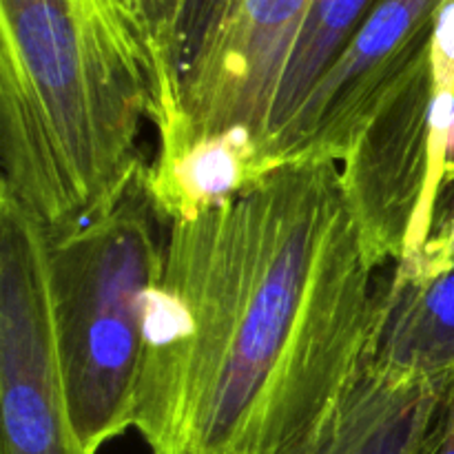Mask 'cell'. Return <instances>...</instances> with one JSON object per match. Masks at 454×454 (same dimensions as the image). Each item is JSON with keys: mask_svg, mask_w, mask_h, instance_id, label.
<instances>
[{"mask_svg": "<svg viewBox=\"0 0 454 454\" xmlns=\"http://www.w3.org/2000/svg\"><path fill=\"white\" fill-rule=\"evenodd\" d=\"M375 269L337 162L171 224L133 417L151 454H282L317 428L366 362Z\"/></svg>", "mask_w": 454, "mask_h": 454, "instance_id": "1", "label": "cell"}, {"mask_svg": "<svg viewBox=\"0 0 454 454\" xmlns=\"http://www.w3.org/2000/svg\"><path fill=\"white\" fill-rule=\"evenodd\" d=\"M151 111L153 67L120 0H0V191L49 235L124 193Z\"/></svg>", "mask_w": 454, "mask_h": 454, "instance_id": "2", "label": "cell"}, {"mask_svg": "<svg viewBox=\"0 0 454 454\" xmlns=\"http://www.w3.org/2000/svg\"><path fill=\"white\" fill-rule=\"evenodd\" d=\"M142 168L114 204L47 244L67 402L87 454L133 428L136 417L146 310L164 257Z\"/></svg>", "mask_w": 454, "mask_h": 454, "instance_id": "3", "label": "cell"}, {"mask_svg": "<svg viewBox=\"0 0 454 454\" xmlns=\"http://www.w3.org/2000/svg\"><path fill=\"white\" fill-rule=\"evenodd\" d=\"M454 124V0H443L433 40L388 89L341 167L346 198L372 264L419 251L433 231Z\"/></svg>", "mask_w": 454, "mask_h": 454, "instance_id": "4", "label": "cell"}, {"mask_svg": "<svg viewBox=\"0 0 454 454\" xmlns=\"http://www.w3.org/2000/svg\"><path fill=\"white\" fill-rule=\"evenodd\" d=\"M380 0H229L180 82V111L160 137L193 140L253 133L270 145L269 122L279 84L306 22L310 43L340 53Z\"/></svg>", "mask_w": 454, "mask_h": 454, "instance_id": "5", "label": "cell"}, {"mask_svg": "<svg viewBox=\"0 0 454 454\" xmlns=\"http://www.w3.org/2000/svg\"><path fill=\"white\" fill-rule=\"evenodd\" d=\"M49 233L0 191V454H87L58 353Z\"/></svg>", "mask_w": 454, "mask_h": 454, "instance_id": "6", "label": "cell"}, {"mask_svg": "<svg viewBox=\"0 0 454 454\" xmlns=\"http://www.w3.org/2000/svg\"><path fill=\"white\" fill-rule=\"evenodd\" d=\"M443 0H380L270 149L282 164H341L388 89L428 51Z\"/></svg>", "mask_w": 454, "mask_h": 454, "instance_id": "7", "label": "cell"}, {"mask_svg": "<svg viewBox=\"0 0 454 454\" xmlns=\"http://www.w3.org/2000/svg\"><path fill=\"white\" fill-rule=\"evenodd\" d=\"M443 386L366 359L335 411L282 454H419L442 408Z\"/></svg>", "mask_w": 454, "mask_h": 454, "instance_id": "8", "label": "cell"}, {"mask_svg": "<svg viewBox=\"0 0 454 454\" xmlns=\"http://www.w3.org/2000/svg\"><path fill=\"white\" fill-rule=\"evenodd\" d=\"M279 167L269 142L233 129L162 142L153 162H145L142 180L160 220L176 224L238 198Z\"/></svg>", "mask_w": 454, "mask_h": 454, "instance_id": "9", "label": "cell"}, {"mask_svg": "<svg viewBox=\"0 0 454 454\" xmlns=\"http://www.w3.org/2000/svg\"><path fill=\"white\" fill-rule=\"evenodd\" d=\"M368 362L408 377L454 380V262L433 279L377 284Z\"/></svg>", "mask_w": 454, "mask_h": 454, "instance_id": "10", "label": "cell"}, {"mask_svg": "<svg viewBox=\"0 0 454 454\" xmlns=\"http://www.w3.org/2000/svg\"><path fill=\"white\" fill-rule=\"evenodd\" d=\"M136 27L153 67V111L151 120L180 106V84L176 74V34L182 0H120Z\"/></svg>", "mask_w": 454, "mask_h": 454, "instance_id": "11", "label": "cell"}, {"mask_svg": "<svg viewBox=\"0 0 454 454\" xmlns=\"http://www.w3.org/2000/svg\"><path fill=\"white\" fill-rule=\"evenodd\" d=\"M454 262V191L439 204L433 231L424 247L403 257L393 269L399 279H433L450 269Z\"/></svg>", "mask_w": 454, "mask_h": 454, "instance_id": "12", "label": "cell"}, {"mask_svg": "<svg viewBox=\"0 0 454 454\" xmlns=\"http://www.w3.org/2000/svg\"><path fill=\"white\" fill-rule=\"evenodd\" d=\"M226 4H229V0H182L180 22H177L176 34L177 84L182 82V75L193 65L208 35L215 31L217 22L224 16Z\"/></svg>", "mask_w": 454, "mask_h": 454, "instance_id": "13", "label": "cell"}, {"mask_svg": "<svg viewBox=\"0 0 454 454\" xmlns=\"http://www.w3.org/2000/svg\"><path fill=\"white\" fill-rule=\"evenodd\" d=\"M419 454H454V380L443 386L442 408Z\"/></svg>", "mask_w": 454, "mask_h": 454, "instance_id": "14", "label": "cell"}, {"mask_svg": "<svg viewBox=\"0 0 454 454\" xmlns=\"http://www.w3.org/2000/svg\"><path fill=\"white\" fill-rule=\"evenodd\" d=\"M454 191V124H452V133H450V146H448V158H446V177H443V186H442V195H439V204L448 198ZM437 204V208H439Z\"/></svg>", "mask_w": 454, "mask_h": 454, "instance_id": "15", "label": "cell"}]
</instances>
